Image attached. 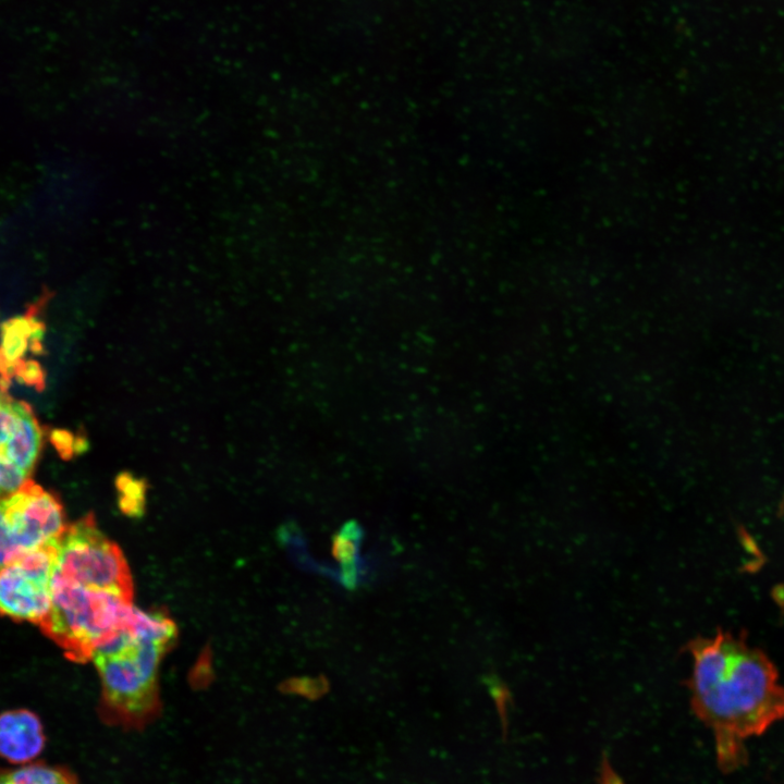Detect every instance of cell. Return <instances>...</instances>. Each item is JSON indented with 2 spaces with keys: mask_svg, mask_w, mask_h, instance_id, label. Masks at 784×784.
I'll use <instances>...</instances> for the list:
<instances>
[{
  "mask_svg": "<svg viewBox=\"0 0 784 784\" xmlns=\"http://www.w3.org/2000/svg\"><path fill=\"white\" fill-rule=\"evenodd\" d=\"M688 650L691 708L713 734L719 769L733 773L748 762L746 740L784 719V687L768 656L743 636L720 632Z\"/></svg>",
  "mask_w": 784,
  "mask_h": 784,
  "instance_id": "6da1fadb",
  "label": "cell"
},
{
  "mask_svg": "<svg viewBox=\"0 0 784 784\" xmlns=\"http://www.w3.org/2000/svg\"><path fill=\"white\" fill-rule=\"evenodd\" d=\"M168 644L135 639L123 652L95 656L101 683L98 712L106 724L140 731L161 711L158 670Z\"/></svg>",
  "mask_w": 784,
  "mask_h": 784,
  "instance_id": "7a4b0ae2",
  "label": "cell"
},
{
  "mask_svg": "<svg viewBox=\"0 0 784 784\" xmlns=\"http://www.w3.org/2000/svg\"><path fill=\"white\" fill-rule=\"evenodd\" d=\"M132 603L118 595L84 587L57 572L49 611L38 624L68 659L86 662L127 618Z\"/></svg>",
  "mask_w": 784,
  "mask_h": 784,
  "instance_id": "3957f363",
  "label": "cell"
},
{
  "mask_svg": "<svg viewBox=\"0 0 784 784\" xmlns=\"http://www.w3.org/2000/svg\"><path fill=\"white\" fill-rule=\"evenodd\" d=\"M56 547L59 575L132 601L133 583L127 562L121 549L98 528L94 515L68 525Z\"/></svg>",
  "mask_w": 784,
  "mask_h": 784,
  "instance_id": "277c9868",
  "label": "cell"
},
{
  "mask_svg": "<svg viewBox=\"0 0 784 784\" xmlns=\"http://www.w3.org/2000/svg\"><path fill=\"white\" fill-rule=\"evenodd\" d=\"M66 527L59 498L32 479L0 498V569L20 554L57 540Z\"/></svg>",
  "mask_w": 784,
  "mask_h": 784,
  "instance_id": "5b68a950",
  "label": "cell"
},
{
  "mask_svg": "<svg viewBox=\"0 0 784 784\" xmlns=\"http://www.w3.org/2000/svg\"><path fill=\"white\" fill-rule=\"evenodd\" d=\"M56 541L26 551L0 569V614L39 624L49 611Z\"/></svg>",
  "mask_w": 784,
  "mask_h": 784,
  "instance_id": "8992f818",
  "label": "cell"
},
{
  "mask_svg": "<svg viewBox=\"0 0 784 784\" xmlns=\"http://www.w3.org/2000/svg\"><path fill=\"white\" fill-rule=\"evenodd\" d=\"M42 443L44 431L32 407L0 390V498L30 480Z\"/></svg>",
  "mask_w": 784,
  "mask_h": 784,
  "instance_id": "52a82bcc",
  "label": "cell"
},
{
  "mask_svg": "<svg viewBox=\"0 0 784 784\" xmlns=\"http://www.w3.org/2000/svg\"><path fill=\"white\" fill-rule=\"evenodd\" d=\"M45 326L37 317V306L29 308L25 316L5 321L0 332V390L7 391L16 379L37 390L45 385L40 364L26 358L42 352Z\"/></svg>",
  "mask_w": 784,
  "mask_h": 784,
  "instance_id": "ba28073f",
  "label": "cell"
},
{
  "mask_svg": "<svg viewBox=\"0 0 784 784\" xmlns=\"http://www.w3.org/2000/svg\"><path fill=\"white\" fill-rule=\"evenodd\" d=\"M46 736L40 719L26 709L0 714V757L13 764H25L44 749Z\"/></svg>",
  "mask_w": 784,
  "mask_h": 784,
  "instance_id": "9c48e42d",
  "label": "cell"
},
{
  "mask_svg": "<svg viewBox=\"0 0 784 784\" xmlns=\"http://www.w3.org/2000/svg\"><path fill=\"white\" fill-rule=\"evenodd\" d=\"M363 530L356 522H347L332 539V555L340 563L341 583L348 589L356 587L359 576L358 552Z\"/></svg>",
  "mask_w": 784,
  "mask_h": 784,
  "instance_id": "30bf717a",
  "label": "cell"
},
{
  "mask_svg": "<svg viewBox=\"0 0 784 784\" xmlns=\"http://www.w3.org/2000/svg\"><path fill=\"white\" fill-rule=\"evenodd\" d=\"M0 784H78V780L65 767L39 761L17 768H0Z\"/></svg>",
  "mask_w": 784,
  "mask_h": 784,
  "instance_id": "8fae6325",
  "label": "cell"
},
{
  "mask_svg": "<svg viewBox=\"0 0 784 784\" xmlns=\"http://www.w3.org/2000/svg\"><path fill=\"white\" fill-rule=\"evenodd\" d=\"M114 486L121 512L130 517L142 516L146 507L147 481L130 471H121L115 477Z\"/></svg>",
  "mask_w": 784,
  "mask_h": 784,
  "instance_id": "7c38bea8",
  "label": "cell"
},
{
  "mask_svg": "<svg viewBox=\"0 0 784 784\" xmlns=\"http://www.w3.org/2000/svg\"><path fill=\"white\" fill-rule=\"evenodd\" d=\"M53 440L61 456L66 460L87 449V440L84 437L75 438L71 432L65 430L54 431Z\"/></svg>",
  "mask_w": 784,
  "mask_h": 784,
  "instance_id": "4fadbf2b",
  "label": "cell"
},
{
  "mask_svg": "<svg viewBox=\"0 0 784 784\" xmlns=\"http://www.w3.org/2000/svg\"><path fill=\"white\" fill-rule=\"evenodd\" d=\"M286 686L290 689L305 693V695L316 696L323 694L328 688V681L323 676L317 678H303L289 682Z\"/></svg>",
  "mask_w": 784,
  "mask_h": 784,
  "instance_id": "5bb4252c",
  "label": "cell"
}]
</instances>
